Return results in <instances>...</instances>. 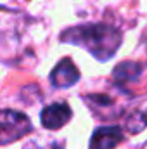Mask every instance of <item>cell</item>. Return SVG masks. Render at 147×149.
Here are the masks:
<instances>
[{
	"label": "cell",
	"mask_w": 147,
	"mask_h": 149,
	"mask_svg": "<svg viewBox=\"0 0 147 149\" xmlns=\"http://www.w3.org/2000/svg\"><path fill=\"white\" fill-rule=\"evenodd\" d=\"M31 130V121L26 114L12 109H0V146H7Z\"/></svg>",
	"instance_id": "cell-2"
},
{
	"label": "cell",
	"mask_w": 147,
	"mask_h": 149,
	"mask_svg": "<svg viewBox=\"0 0 147 149\" xmlns=\"http://www.w3.org/2000/svg\"><path fill=\"white\" fill-rule=\"evenodd\" d=\"M24 149H62V146H61L59 142H55V141H49V142H45V141L35 139V141H31L30 144H26Z\"/></svg>",
	"instance_id": "cell-8"
},
{
	"label": "cell",
	"mask_w": 147,
	"mask_h": 149,
	"mask_svg": "<svg viewBox=\"0 0 147 149\" xmlns=\"http://www.w3.org/2000/svg\"><path fill=\"white\" fill-rule=\"evenodd\" d=\"M140 71H142V66L137 63H121L119 66H116L112 76L118 83H126V81L137 80Z\"/></svg>",
	"instance_id": "cell-6"
},
{
	"label": "cell",
	"mask_w": 147,
	"mask_h": 149,
	"mask_svg": "<svg viewBox=\"0 0 147 149\" xmlns=\"http://www.w3.org/2000/svg\"><path fill=\"white\" fill-rule=\"evenodd\" d=\"M61 40L87 49L99 61H107L116 54L121 43V35L111 24L94 23V24H80L66 30Z\"/></svg>",
	"instance_id": "cell-1"
},
{
	"label": "cell",
	"mask_w": 147,
	"mask_h": 149,
	"mask_svg": "<svg viewBox=\"0 0 147 149\" xmlns=\"http://www.w3.org/2000/svg\"><path fill=\"white\" fill-rule=\"evenodd\" d=\"M123 132L119 127L97 128L90 139V149H112L123 141Z\"/></svg>",
	"instance_id": "cell-5"
},
{
	"label": "cell",
	"mask_w": 147,
	"mask_h": 149,
	"mask_svg": "<svg viewBox=\"0 0 147 149\" xmlns=\"http://www.w3.org/2000/svg\"><path fill=\"white\" fill-rule=\"evenodd\" d=\"M80 80V71L71 59H62L50 73V83L55 88H68Z\"/></svg>",
	"instance_id": "cell-4"
},
{
	"label": "cell",
	"mask_w": 147,
	"mask_h": 149,
	"mask_svg": "<svg viewBox=\"0 0 147 149\" xmlns=\"http://www.w3.org/2000/svg\"><path fill=\"white\" fill-rule=\"evenodd\" d=\"M71 118V108L64 102H55V104H50L47 106L42 114H40V120H42V125L49 130H57L61 127H64Z\"/></svg>",
	"instance_id": "cell-3"
},
{
	"label": "cell",
	"mask_w": 147,
	"mask_h": 149,
	"mask_svg": "<svg viewBox=\"0 0 147 149\" xmlns=\"http://www.w3.org/2000/svg\"><path fill=\"white\" fill-rule=\"evenodd\" d=\"M126 127L130 132H140L144 127H147V111H135L126 120Z\"/></svg>",
	"instance_id": "cell-7"
}]
</instances>
